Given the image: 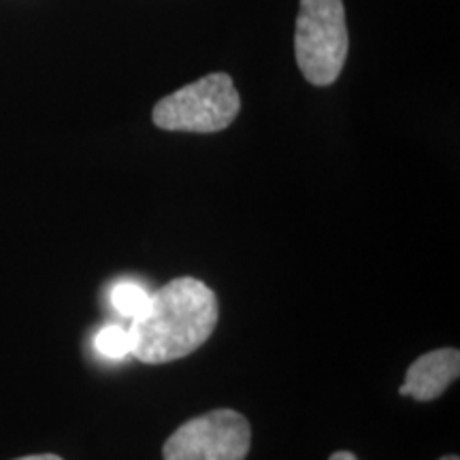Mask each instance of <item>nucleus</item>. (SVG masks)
I'll return each instance as SVG.
<instances>
[{"label":"nucleus","instance_id":"nucleus-9","mask_svg":"<svg viewBox=\"0 0 460 460\" xmlns=\"http://www.w3.org/2000/svg\"><path fill=\"white\" fill-rule=\"evenodd\" d=\"M329 460H358L352 452H335Z\"/></svg>","mask_w":460,"mask_h":460},{"label":"nucleus","instance_id":"nucleus-7","mask_svg":"<svg viewBox=\"0 0 460 460\" xmlns=\"http://www.w3.org/2000/svg\"><path fill=\"white\" fill-rule=\"evenodd\" d=\"M94 349L107 360H122L130 356V332L118 324L102 326L94 337Z\"/></svg>","mask_w":460,"mask_h":460},{"label":"nucleus","instance_id":"nucleus-8","mask_svg":"<svg viewBox=\"0 0 460 460\" xmlns=\"http://www.w3.org/2000/svg\"><path fill=\"white\" fill-rule=\"evenodd\" d=\"M17 460H62V458L56 456V454H37V456H24Z\"/></svg>","mask_w":460,"mask_h":460},{"label":"nucleus","instance_id":"nucleus-5","mask_svg":"<svg viewBox=\"0 0 460 460\" xmlns=\"http://www.w3.org/2000/svg\"><path fill=\"white\" fill-rule=\"evenodd\" d=\"M460 373V352L454 348H441L420 356L407 369L405 384L399 388L402 396L416 401H435L452 386Z\"/></svg>","mask_w":460,"mask_h":460},{"label":"nucleus","instance_id":"nucleus-6","mask_svg":"<svg viewBox=\"0 0 460 460\" xmlns=\"http://www.w3.org/2000/svg\"><path fill=\"white\" fill-rule=\"evenodd\" d=\"M149 292L143 288L139 281L124 279L113 284L111 292H109V301H111L113 309L124 318H135L143 312V307L147 305Z\"/></svg>","mask_w":460,"mask_h":460},{"label":"nucleus","instance_id":"nucleus-10","mask_svg":"<svg viewBox=\"0 0 460 460\" xmlns=\"http://www.w3.org/2000/svg\"><path fill=\"white\" fill-rule=\"evenodd\" d=\"M441 460H460V458H458V456H454V454H452V456H444Z\"/></svg>","mask_w":460,"mask_h":460},{"label":"nucleus","instance_id":"nucleus-4","mask_svg":"<svg viewBox=\"0 0 460 460\" xmlns=\"http://www.w3.org/2000/svg\"><path fill=\"white\" fill-rule=\"evenodd\" d=\"M250 422L234 410H214L188 420L163 447L164 460H245Z\"/></svg>","mask_w":460,"mask_h":460},{"label":"nucleus","instance_id":"nucleus-1","mask_svg":"<svg viewBox=\"0 0 460 460\" xmlns=\"http://www.w3.org/2000/svg\"><path fill=\"white\" fill-rule=\"evenodd\" d=\"M217 324V298L194 278H177L149 295L130 320V356L146 365L186 358L211 337Z\"/></svg>","mask_w":460,"mask_h":460},{"label":"nucleus","instance_id":"nucleus-3","mask_svg":"<svg viewBox=\"0 0 460 460\" xmlns=\"http://www.w3.org/2000/svg\"><path fill=\"white\" fill-rule=\"evenodd\" d=\"M241 99L226 73H211L164 96L154 107V124L163 130L220 132L239 115Z\"/></svg>","mask_w":460,"mask_h":460},{"label":"nucleus","instance_id":"nucleus-2","mask_svg":"<svg viewBox=\"0 0 460 460\" xmlns=\"http://www.w3.org/2000/svg\"><path fill=\"white\" fill-rule=\"evenodd\" d=\"M343 0H301L296 17V65L309 84L331 85L348 58Z\"/></svg>","mask_w":460,"mask_h":460}]
</instances>
